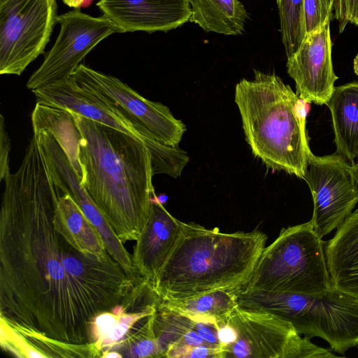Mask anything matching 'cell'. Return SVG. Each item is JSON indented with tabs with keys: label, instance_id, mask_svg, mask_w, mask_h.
Listing matches in <instances>:
<instances>
[{
	"label": "cell",
	"instance_id": "cell-30",
	"mask_svg": "<svg viewBox=\"0 0 358 358\" xmlns=\"http://www.w3.org/2000/svg\"><path fill=\"white\" fill-rule=\"evenodd\" d=\"M354 71L355 74L358 76V55L354 59Z\"/></svg>",
	"mask_w": 358,
	"mask_h": 358
},
{
	"label": "cell",
	"instance_id": "cell-25",
	"mask_svg": "<svg viewBox=\"0 0 358 358\" xmlns=\"http://www.w3.org/2000/svg\"><path fill=\"white\" fill-rule=\"evenodd\" d=\"M357 0H333L335 18L338 22V31L343 32L352 18Z\"/></svg>",
	"mask_w": 358,
	"mask_h": 358
},
{
	"label": "cell",
	"instance_id": "cell-12",
	"mask_svg": "<svg viewBox=\"0 0 358 358\" xmlns=\"http://www.w3.org/2000/svg\"><path fill=\"white\" fill-rule=\"evenodd\" d=\"M330 22L306 34L287 57V73L295 83L296 94L307 103L326 105L338 78L332 64Z\"/></svg>",
	"mask_w": 358,
	"mask_h": 358
},
{
	"label": "cell",
	"instance_id": "cell-23",
	"mask_svg": "<svg viewBox=\"0 0 358 358\" xmlns=\"http://www.w3.org/2000/svg\"><path fill=\"white\" fill-rule=\"evenodd\" d=\"M225 350L221 345L202 344L187 346L178 343L170 345L167 358H224Z\"/></svg>",
	"mask_w": 358,
	"mask_h": 358
},
{
	"label": "cell",
	"instance_id": "cell-13",
	"mask_svg": "<svg viewBox=\"0 0 358 358\" xmlns=\"http://www.w3.org/2000/svg\"><path fill=\"white\" fill-rule=\"evenodd\" d=\"M32 92L36 103L71 111L122 131L145 144L152 140L113 103L80 85L71 76Z\"/></svg>",
	"mask_w": 358,
	"mask_h": 358
},
{
	"label": "cell",
	"instance_id": "cell-20",
	"mask_svg": "<svg viewBox=\"0 0 358 358\" xmlns=\"http://www.w3.org/2000/svg\"><path fill=\"white\" fill-rule=\"evenodd\" d=\"M166 307L192 320L216 323L223 322L238 304L231 290H217L179 300H163Z\"/></svg>",
	"mask_w": 358,
	"mask_h": 358
},
{
	"label": "cell",
	"instance_id": "cell-17",
	"mask_svg": "<svg viewBox=\"0 0 358 358\" xmlns=\"http://www.w3.org/2000/svg\"><path fill=\"white\" fill-rule=\"evenodd\" d=\"M57 192L58 200L54 215L56 230L85 255L99 259L111 257L99 233L71 196Z\"/></svg>",
	"mask_w": 358,
	"mask_h": 358
},
{
	"label": "cell",
	"instance_id": "cell-15",
	"mask_svg": "<svg viewBox=\"0 0 358 358\" xmlns=\"http://www.w3.org/2000/svg\"><path fill=\"white\" fill-rule=\"evenodd\" d=\"M182 222L171 215L154 196L149 219L137 238L131 260L136 272L152 285L177 247Z\"/></svg>",
	"mask_w": 358,
	"mask_h": 358
},
{
	"label": "cell",
	"instance_id": "cell-28",
	"mask_svg": "<svg viewBox=\"0 0 358 358\" xmlns=\"http://www.w3.org/2000/svg\"><path fill=\"white\" fill-rule=\"evenodd\" d=\"M357 160V162L350 164V169L355 180L358 185V159Z\"/></svg>",
	"mask_w": 358,
	"mask_h": 358
},
{
	"label": "cell",
	"instance_id": "cell-27",
	"mask_svg": "<svg viewBox=\"0 0 358 358\" xmlns=\"http://www.w3.org/2000/svg\"><path fill=\"white\" fill-rule=\"evenodd\" d=\"M85 0H62V1L69 7L80 8Z\"/></svg>",
	"mask_w": 358,
	"mask_h": 358
},
{
	"label": "cell",
	"instance_id": "cell-18",
	"mask_svg": "<svg viewBox=\"0 0 358 358\" xmlns=\"http://www.w3.org/2000/svg\"><path fill=\"white\" fill-rule=\"evenodd\" d=\"M326 105L331 113L336 152L353 164L358 159V81L335 87Z\"/></svg>",
	"mask_w": 358,
	"mask_h": 358
},
{
	"label": "cell",
	"instance_id": "cell-21",
	"mask_svg": "<svg viewBox=\"0 0 358 358\" xmlns=\"http://www.w3.org/2000/svg\"><path fill=\"white\" fill-rule=\"evenodd\" d=\"M282 42L287 57L300 46L306 36L304 0H277Z\"/></svg>",
	"mask_w": 358,
	"mask_h": 358
},
{
	"label": "cell",
	"instance_id": "cell-3",
	"mask_svg": "<svg viewBox=\"0 0 358 358\" xmlns=\"http://www.w3.org/2000/svg\"><path fill=\"white\" fill-rule=\"evenodd\" d=\"M266 240L257 229L223 233L217 227L182 222L180 240L152 287L163 300L233 291L251 275Z\"/></svg>",
	"mask_w": 358,
	"mask_h": 358
},
{
	"label": "cell",
	"instance_id": "cell-14",
	"mask_svg": "<svg viewBox=\"0 0 358 358\" xmlns=\"http://www.w3.org/2000/svg\"><path fill=\"white\" fill-rule=\"evenodd\" d=\"M96 6L119 33L167 32L192 15L190 0H99Z\"/></svg>",
	"mask_w": 358,
	"mask_h": 358
},
{
	"label": "cell",
	"instance_id": "cell-1",
	"mask_svg": "<svg viewBox=\"0 0 358 358\" xmlns=\"http://www.w3.org/2000/svg\"><path fill=\"white\" fill-rule=\"evenodd\" d=\"M0 212V318L24 337L84 345L96 317L122 303L141 275L112 257L76 250L54 224L58 193L34 134L4 178Z\"/></svg>",
	"mask_w": 358,
	"mask_h": 358
},
{
	"label": "cell",
	"instance_id": "cell-19",
	"mask_svg": "<svg viewBox=\"0 0 358 358\" xmlns=\"http://www.w3.org/2000/svg\"><path fill=\"white\" fill-rule=\"evenodd\" d=\"M189 21L206 32L238 36L244 31L248 13L239 0H190Z\"/></svg>",
	"mask_w": 358,
	"mask_h": 358
},
{
	"label": "cell",
	"instance_id": "cell-8",
	"mask_svg": "<svg viewBox=\"0 0 358 358\" xmlns=\"http://www.w3.org/2000/svg\"><path fill=\"white\" fill-rule=\"evenodd\" d=\"M223 322L237 338L225 348L224 358L335 357L310 338L299 336L291 323L273 315L236 306Z\"/></svg>",
	"mask_w": 358,
	"mask_h": 358
},
{
	"label": "cell",
	"instance_id": "cell-6",
	"mask_svg": "<svg viewBox=\"0 0 358 358\" xmlns=\"http://www.w3.org/2000/svg\"><path fill=\"white\" fill-rule=\"evenodd\" d=\"M324 241L310 221L283 228L264 248L244 290L320 294L332 287Z\"/></svg>",
	"mask_w": 358,
	"mask_h": 358
},
{
	"label": "cell",
	"instance_id": "cell-24",
	"mask_svg": "<svg viewBox=\"0 0 358 358\" xmlns=\"http://www.w3.org/2000/svg\"><path fill=\"white\" fill-rule=\"evenodd\" d=\"M11 143L6 127L4 117L0 115V180H4L10 173L9 154Z\"/></svg>",
	"mask_w": 358,
	"mask_h": 358
},
{
	"label": "cell",
	"instance_id": "cell-4",
	"mask_svg": "<svg viewBox=\"0 0 358 358\" xmlns=\"http://www.w3.org/2000/svg\"><path fill=\"white\" fill-rule=\"evenodd\" d=\"M254 74L235 87L245 140L268 168L303 179L311 152L307 103L275 73L254 70Z\"/></svg>",
	"mask_w": 358,
	"mask_h": 358
},
{
	"label": "cell",
	"instance_id": "cell-7",
	"mask_svg": "<svg viewBox=\"0 0 358 358\" xmlns=\"http://www.w3.org/2000/svg\"><path fill=\"white\" fill-rule=\"evenodd\" d=\"M58 17L57 0H0V74L20 76L43 54Z\"/></svg>",
	"mask_w": 358,
	"mask_h": 358
},
{
	"label": "cell",
	"instance_id": "cell-9",
	"mask_svg": "<svg viewBox=\"0 0 358 358\" xmlns=\"http://www.w3.org/2000/svg\"><path fill=\"white\" fill-rule=\"evenodd\" d=\"M303 180L309 187L313 201L310 221L322 238L338 229L352 213L358 203V185L350 164L337 152L317 156L311 152Z\"/></svg>",
	"mask_w": 358,
	"mask_h": 358
},
{
	"label": "cell",
	"instance_id": "cell-2",
	"mask_svg": "<svg viewBox=\"0 0 358 358\" xmlns=\"http://www.w3.org/2000/svg\"><path fill=\"white\" fill-rule=\"evenodd\" d=\"M71 113L79 131L81 185L119 239L136 241L155 195L149 149L122 131Z\"/></svg>",
	"mask_w": 358,
	"mask_h": 358
},
{
	"label": "cell",
	"instance_id": "cell-11",
	"mask_svg": "<svg viewBox=\"0 0 358 358\" xmlns=\"http://www.w3.org/2000/svg\"><path fill=\"white\" fill-rule=\"evenodd\" d=\"M71 76L113 103L151 139L167 146L178 147L187 128L165 105L145 99L117 78L83 64Z\"/></svg>",
	"mask_w": 358,
	"mask_h": 358
},
{
	"label": "cell",
	"instance_id": "cell-26",
	"mask_svg": "<svg viewBox=\"0 0 358 358\" xmlns=\"http://www.w3.org/2000/svg\"><path fill=\"white\" fill-rule=\"evenodd\" d=\"M217 336L220 344L225 348L234 343L237 338L236 330L225 322H217Z\"/></svg>",
	"mask_w": 358,
	"mask_h": 358
},
{
	"label": "cell",
	"instance_id": "cell-22",
	"mask_svg": "<svg viewBox=\"0 0 358 358\" xmlns=\"http://www.w3.org/2000/svg\"><path fill=\"white\" fill-rule=\"evenodd\" d=\"M333 0H304V27L306 35L331 21Z\"/></svg>",
	"mask_w": 358,
	"mask_h": 358
},
{
	"label": "cell",
	"instance_id": "cell-29",
	"mask_svg": "<svg viewBox=\"0 0 358 358\" xmlns=\"http://www.w3.org/2000/svg\"><path fill=\"white\" fill-rule=\"evenodd\" d=\"M350 23L358 26V0H357L356 6Z\"/></svg>",
	"mask_w": 358,
	"mask_h": 358
},
{
	"label": "cell",
	"instance_id": "cell-5",
	"mask_svg": "<svg viewBox=\"0 0 358 358\" xmlns=\"http://www.w3.org/2000/svg\"><path fill=\"white\" fill-rule=\"evenodd\" d=\"M233 292L238 307L287 321L298 334L320 337L341 355L358 348V298L334 286L315 295L241 289Z\"/></svg>",
	"mask_w": 358,
	"mask_h": 358
},
{
	"label": "cell",
	"instance_id": "cell-16",
	"mask_svg": "<svg viewBox=\"0 0 358 358\" xmlns=\"http://www.w3.org/2000/svg\"><path fill=\"white\" fill-rule=\"evenodd\" d=\"M324 253L332 285L358 298V209L324 242Z\"/></svg>",
	"mask_w": 358,
	"mask_h": 358
},
{
	"label": "cell",
	"instance_id": "cell-10",
	"mask_svg": "<svg viewBox=\"0 0 358 358\" xmlns=\"http://www.w3.org/2000/svg\"><path fill=\"white\" fill-rule=\"evenodd\" d=\"M60 29L50 50L27 83L28 90L41 88L71 76L87 55L101 41L119 33L104 15L92 17L80 8L58 17Z\"/></svg>",
	"mask_w": 358,
	"mask_h": 358
}]
</instances>
